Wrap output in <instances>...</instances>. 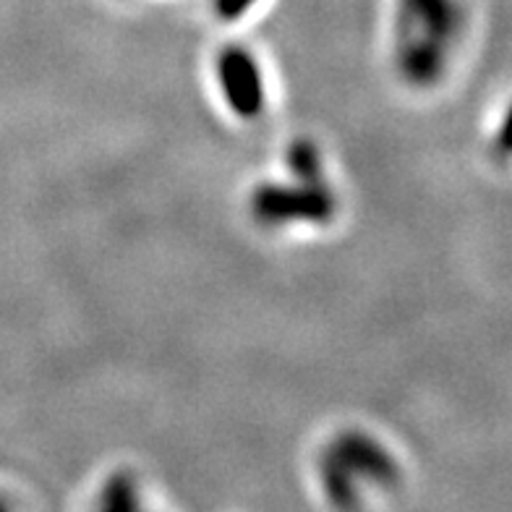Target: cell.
Wrapping results in <instances>:
<instances>
[{"label": "cell", "instance_id": "obj_1", "mask_svg": "<svg viewBox=\"0 0 512 512\" xmlns=\"http://www.w3.org/2000/svg\"><path fill=\"white\" fill-rule=\"evenodd\" d=\"M458 14L450 0H403L400 68L416 84H432L447 66V50L458 37Z\"/></svg>", "mask_w": 512, "mask_h": 512}, {"label": "cell", "instance_id": "obj_2", "mask_svg": "<svg viewBox=\"0 0 512 512\" xmlns=\"http://www.w3.org/2000/svg\"><path fill=\"white\" fill-rule=\"evenodd\" d=\"M327 476H330L332 494H351L356 481L366 484H384L395 476V465L379 450L377 445L364 442L361 437H348L340 445L332 447L327 460Z\"/></svg>", "mask_w": 512, "mask_h": 512}, {"label": "cell", "instance_id": "obj_4", "mask_svg": "<svg viewBox=\"0 0 512 512\" xmlns=\"http://www.w3.org/2000/svg\"><path fill=\"white\" fill-rule=\"evenodd\" d=\"M220 76L228 102L243 118H254L264 108V84L259 79V68L246 50H228L220 63Z\"/></svg>", "mask_w": 512, "mask_h": 512}, {"label": "cell", "instance_id": "obj_3", "mask_svg": "<svg viewBox=\"0 0 512 512\" xmlns=\"http://www.w3.org/2000/svg\"><path fill=\"white\" fill-rule=\"evenodd\" d=\"M256 215L272 223V220H288V217H322L330 215L332 196L322 189L317 178L306 181L304 189H288V186H267L259 189L254 199Z\"/></svg>", "mask_w": 512, "mask_h": 512}]
</instances>
